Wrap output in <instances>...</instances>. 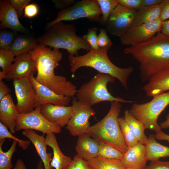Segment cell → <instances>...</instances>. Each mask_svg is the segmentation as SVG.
<instances>
[{
  "instance_id": "1",
  "label": "cell",
  "mask_w": 169,
  "mask_h": 169,
  "mask_svg": "<svg viewBox=\"0 0 169 169\" xmlns=\"http://www.w3.org/2000/svg\"><path fill=\"white\" fill-rule=\"evenodd\" d=\"M28 53L37 69L35 79L38 83L59 95L73 97L76 95L77 90L73 84L54 73L63 57L59 49H51L38 44Z\"/></svg>"
},
{
  "instance_id": "2",
  "label": "cell",
  "mask_w": 169,
  "mask_h": 169,
  "mask_svg": "<svg viewBox=\"0 0 169 169\" xmlns=\"http://www.w3.org/2000/svg\"><path fill=\"white\" fill-rule=\"evenodd\" d=\"M124 52L139 63L143 82L148 81L157 72L169 68V36L161 32L145 43L126 48Z\"/></svg>"
},
{
  "instance_id": "3",
  "label": "cell",
  "mask_w": 169,
  "mask_h": 169,
  "mask_svg": "<svg viewBox=\"0 0 169 169\" xmlns=\"http://www.w3.org/2000/svg\"><path fill=\"white\" fill-rule=\"evenodd\" d=\"M109 49V48L91 49L81 56L69 55L68 59L71 72L74 74L82 67H91L99 73L109 74L117 79L124 88L127 90L128 79L133 68L132 67L121 68L115 65L108 57L107 52Z\"/></svg>"
},
{
  "instance_id": "4",
  "label": "cell",
  "mask_w": 169,
  "mask_h": 169,
  "mask_svg": "<svg viewBox=\"0 0 169 169\" xmlns=\"http://www.w3.org/2000/svg\"><path fill=\"white\" fill-rule=\"evenodd\" d=\"M44 34L36 38L38 44L54 49H66L69 55L78 56L81 49L89 51L92 49L82 37L76 34L75 26L72 23L65 24L60 21L46 30Z\"/></svg>"
},
{
  "instance_id": "5",
  "label": "cell",
  "mask_w": 169,
  "mask_h": 169,
  "mask_svg": "<svg viewBox=\"0 0 169 169\" xmlns=\"http://www.w3.org/2000/svg\"><path fill=\"white\" fill-rule=\"evenodd\" d=\"M111 102L110 108L107 115L100 121L90 126L85 134L99 142L113 146L124 154L128 148L118 121L121 105L116 101Z\"/></svg>"
},
{
  "instance_id": "6",
  "label": "cell",
  "mask_w": 169,
  "mask_h": 169,
  "mask_svg": "<svg viewBox=\"0 0 169 169\" xmlns=\"http://www.w3.org/2000/svg\"><path fill=\"white\" fill-rule=\"evenodd\" d=\"M115 79L107 74L99 73L89 82L83 84L77 90V98L87 103L91 106L98 103L116 101L124 103H134L119 97L112 96L107 88L108 83H113Z\"/></svg>"
},
{
  "instance_id": "7",
  "label": "cell",
  "mask_w": 169,
  "mask_h": 169,
  "mask_svg": "<svg viewBox=\"0 0 169 169\" xmlns=\"http://www.w3.org/2000/svg\"><path fill=\"white\" fill-rule=\"evenodd\" d=\"M169 105V91L153 97L151 100L146 103H134L129 111L146 129L157 133L161 129L157 123L158 117Z\"/></svg>"
},
{
  "instance_id": "8",
  "label": "cell",
  "mask_w": 169,
  "mask_h": 169,
  "mask_svg": "<svg viewBox=\"0 0 169 169\" xmlns=\"http://www.w3.org/2000/svg\"><path fill=\"white\" fill-rule=\"evenodd\" d=\"M101 11L96 0H83L74 3L70 7L60 10L56 18L48 23L46 30L56 23L63 21H72L86 18L89 21L100 22Z\"/></svg>"
},
{
  "instance_id": "9",
  "label": "cell",
  "mask_w": 169,
  "mask_h": 169,
  "mask_svg": "<svg viewBox=\"0 0 169 169\" xmlns=\"http://www.w3.org/2000/svg\"><path fill=\"white\" fill-rule=\"evenodd\" d=\"M40 106H38L32 111L18 114L16 118V131L22 130L30 129L41 132L43 135L58 133L61 128L48 120L40 112Z\"/></svg>"
},
{
  "instance_id": "10",
  "label": "cell",
  "mask_w": 169,
  "mask_h": 169,
  "mask_svg": "<svg viewBox=\"0 0 169 169\" xmlns=\"http://www.w3.org/2000/svg\"><path fill=\"white\" fill-rule=\"evenodd\" d=\"M138 12L119 3L111 13L105 29L110 35L120 37L133 26Z\"/></svg>"
},
{
  "instance_id": "11",
  "label": "cell",
  "mask_w": 169,
  "mask_h": 169,
  "mask_svg": "<svg viewBox=\"0 0 169 169\" xmlns=\"http://www.w3.org/2000/svg\"><path fill=\"white\" fill-rule=\"evenodd\" d=\"M72 115L66 129L73 136L85 134L90 126L89 120L95 115L94 110L89 104L77 98L73 97Z\"/></svg>"
},
{
  "instance_id": "12",
  "label": "cell",
  "mask_w": 169,
  "mask_h": 169,
  "mask_svg": "<svg viewBox=\"0 0 169 169\" xmlns=\"http://www.w3.org/2000/svg\"><path fill=\"white\" fill-rule=\"evenodd\" d=\"M163 21L160 18L154 21L132 26L120 38L123 45L134 46L145 43L161 32Z\"/></svg>"
},
{
  "instance_id": "13",
  "label": "cell",
  "mask_w": 169,
  "mask_h": 169,
  "mask_svg": "<svg viewBox=\"0 0 169 169\" xmlns=\"http://www.w3.org/2000/svg\"><path fill=\"white\" fill-rule=\"evenodd\" d=\"M13 84L17 100L16 106L19 114L33 111L37 94L29 79H14Z\"/></svg>"
},
{
  "instance_id": "14",
  "label": "cell",
  "mask_w": 169,
  "mask_h": 169,
  "mask_svg": "<svg viewBox=\"0 0 169 169\" xmlns=\"http://www.w3.org/2000/svg\"><path fill=\"white\" fill-rule=\"evenodd\" d=\"M29 79L37 94L34 108L46 104L64 106L69 104L71 97L58 95L40 84L36 80L33 74L30 75Z\"/></svg>"
},
{
  "instance_id": "15",
  "label": "cell",
  "mask_w": 169,
  "mask_h": 169,
  "mask_svg": "<svg viewBox=\"0 0 169 169\" xmlns=\"http://www.w3.org/2000/svg\"><path fill=\"white\" fill-rule=\"evenodd\" d=\"M37 71L28 52L26 53L15 57L12 67L6 74L5 79H28L30 75Z\"/></svg>"
},
{
  "instance_id": "16",
  "label": "cell",
  "mask_w": 169,
  "mask_h": 169,
  "mask_svg": "<svg viewBox=\"0 0 169 169\" xmlns=\"http://www.w3.org/2000/svg\"><path fill=\"white\" fill-rule=\"evenodd\" d=\"M40 112L50 122L63 127L68 124L72 113L73 107L46 104L40 106Z\"/></svg>"
},
{
  "instance_id": "17",
  "label": "cell",
  "mask_w": 169,
  "mask_h": 169,
  "mask_svg": "<svg viewBox=\"0 0 169 169\" xmlns=\"http://www.w3.org/2000/svg\"><path fill=\"white\" fill-rule=\"evenodd\" d=\"M0 10L1 29L8 28L17 33L28 34L29 30L19 20L17 13L9 0H1Z\"/></svg>"
},
{
  "instance_id": "18",
  "label": "cell",
  "mask_w": 169,
  "mask_h": 169,
  "mask_svg": "<svg viewBox=\"0 0 169 169\" xmlns=\"http://www.w3.org/2000/svg\"><path fill=\"white\" fill-rule=\"evenodd\" d=\"M121 161L125 169H144L147 161L145 145L139 142L128 148Z\"/></svg>"
},
{
  "instance_id": "19",
  "label": "cell",
  "mask_w": 169,
  "mask_h": 169,
  "mask_svg": "<svg viewBox=\"0 0 169 169\" xmlns=\"http://www.w3.org/2000/svg\"><path fill=\"white\" fill-rule=\"evenodd\" d=\"M148 81L142 89L149 97H153L169 91V68L156 73Z\"/></svg>"
},
{
  "instance_id": "20",
  "label": "cell",
  "mask_w": 169,
  "mask_h": 169,
  "mask_svg": "<svg viewBox=\"0 0 169 169\" xmlns=\"http://www.w3.org/2000/svg\"><path fill=\"white\" fill-rule=\"evenodd\" d=\"M19 114L11 94L0 101V121L12 134L16 132V118Z\"/></svg>"
},
{
  "instance_id": "21",
  "label": "cell",
  "mask_w": 169,
  "mask_h": 169,
  "mask_svg": "<svg viewBox=\"0 0 169 169\" xmlns=\"http://www.w3.org/2000/svg\"><path fill=\"white\" fill-rule=\"evenodd\" d=\"M22 135L27 138L33 145L38 155L42 161L44 169H53L50 165L52 160V154L47 152L45 138L43 135L37 134L34 130L30 129L24 130Z\"/></svg>"
},
{
  "instance_id": "22",
  "label": "cell",
  "mask_w": 169,
  "mask_h": 169,
  "mask_svg": "<svg viewBox=\"0 0 169 169\" xmlns=\"http://www.w3.org/2000/svg\"><path fill=\"white\" fill-rule=\"evenodd\" d=\"M99 142L86 134L78 136L75 146L77 155L84 160L88 161L98 156Z\"/></svg>"
},
{
  "instance_id": "23",
  "label": "cell",
  "mask_w": 169,
  "mask_h": 169,
  "mask_svg": "<svg viewBox=\"0 0 169 169\" xmlns=\"http://www.w3.org/2000/svg\"><path fill=\"white\" fill-rule=\"evenodd\" d=\"M45 141L47 145L51 147L53 151V156L50 162L51 166L55 169H67L73 159L63 153L59 146L54 133L46 134Z\"/></svg>"
},
{
  "instance_id": "24",
  "label": "cell",
  "mask_w": 169,
  "mask_h": 169,
  "mask_svg": "<svg viewBox=\"0 0 169 169\" xmlns=\"http://www.w3.org/2000/svg\"><path fill=\"white\" fill-rule=\"evenodd\" d=\"M156 139L154 135L150 134L145 145L147 161H157L161 158L169 156V147L159 143Z\"/></svg>"
},
{
  "instance_id": "25",
  "label": "cell",
  "mask_w": 169,
  "mask_h": 169,
  "mask_svg": "<svg viewBox=\"0 0 169 169\" xmlns=\"http://www.w3.org/2000/svg\"><path fill=\"white\" fill-rule=\"evenodd\" d=\"M38 44L36 38L28 33L17 34L10 50L16 56L28 53L33 50Z\"/></svg>"
},
{
  "instance_id": "26",
  "label": "cell",
  "mask_w": 169,
  "mask_h": 169,
  "mask_svg": "<svg viewBox=\"0 0 169 169\" xmlns=\"http://www.w3.org/2000/svg\"><path fill=\"white\" fill-rule=\"evenodd\" d=\"M161 12L160 4L141 8L138 11L133 26L139 25L160 18Z\"/></svg>"
},
{
  "instance_id": "27",
  "label": "cell",
  "mask_w": 169,
  "mask_h": 169,
  "mask_svg": "<svg viewBox=\"0 0 169 169\" xmlns=\"http://www.w3.org/2000/svg\"><path fill=\"white\" fill-rule=\"evenodd\" d=\"M124 117L138 142L145 145L148 137L144 133L146 128L143 124L135 118L128 110L124 111Z\"/></svg>"
},
{
  "instance_id": "28",
  "label": "cell",
  "mask_w": 169,
  "mask_h": 169,
  "mask_svg": "<svg viewBox=\"0 0 169 169\" xmlns=\"http://www.w3.org/2000/svg\"><path fill=\"white\" fill-rule=\"evenodd\" d=\"M87 161L93 169H125L121 161L119 160L97 156Z\"/></svg>"
},
{
  "instance_id": "29",
  "label": "cell",
  "mask_w": 169,
  "mask_h": 169,
  "mask_svg": "<svg viewBox=\"0 0 169 169\" xmlns=\"http://www.w3.org/2000/svg\"><path fill=\"white\" fill-rule=\"evenodd\" d=\"M16 56L9 49H0V81L6 78V75L11 69Z\"/></svg>"
},
{
  "instance_id": "30",
  "label": "cell",
  "mask_w": 169,
  "mask_h": 169,
  "mask_svg": "<svg viewBox=\"0 0 169 169\" xmlns=\"http://www.w3.org/2000/svg\"><path fill=\"white\" fill-rule=\"evenodd\" d=\"M5 141V139L0 141V169H12L11 159L13 154L16 151L18 142L13 140L9 149L4 152L2 150V146Z\"/></svg>"
},
{
  "instance_id": "31",
  "label": "cell",
  "mask_w": 169,
  "mask_h": 169,
  "mask_svg": "<svg viewBox=\"0 0 169 169\" xmlns=\"http://www.w3.org/2000/svg\"><path fill=\"white\" fill-rule=\"evenodd\" d=\"M124 154L116 148L102 142H99V148L98 156L120 160Z\"/></svg>"
},
{
  "instance_id": "32",
  "label": "cell",
  "mask_w": 169,
  "mask_h": 169,
  "mask_svg": "<svg viewBox=\"0 0 169 169\" xmlns=\"http://www.w3.org/2000/svg\"><path fill=\"white\" fill-rule=\"evenodd\" d=\"M100 8L102 16L100 23L105 26L112 11L119 4L117 0H96Z\"/></svg>"
},
{
  "instance_id": "33",
  "label": "cell",
  "mask_w": 169,
  "mask_h": 169,
  "mask_svg": "<svg viewBox=\"0 0 169 169\" xmlns=\"http://www.w3.org/2000/svg\"><path fill=\"white\" fill-rule=\"evenodd\" d=\"M118 121L121 132L128 148H130L137 144L139 142L124 117H119Z\"/></svg>"
},
{
  "instance_id": "34",
  "label": "cell",
  "mask_w": 169,
  "mask_h": 169,
  "mask_svg": "<svg viewBox=\"0 0 169 169\" xmlns=\"http://www.w3.org/2000/svg\"><path fill=\"white\" fill-rule=\"evenodd\" d=\"M6 138H10L16 141L18 146L24 150L28 148L30 143L29 141L21 140L14 136L8 131V128L0 122V141Z\"/></svg>"
},
{
  "instance_id": "35",
  "label": "cell",
  "mask_w": 169,
  "mask_h": 169,
  "mask_svg": "<svg viewBox=\"0 0 169 169\" xmlns=\"http://www.w3.org/2000/svg\"><path fill=\"white\" fill-rule=\"evenodd\" d=\"M17 34L12 30H0V49L10 50Z\"/></svg>"
},
{
  "instance_id": "36",
  "label": "cell",
  "mask_w": 169,
  "mask_h": 169,
  "mask_svg": "<svg viewBox=\"0 0 169 169\" xmlns=\"http://www.w3.org/2000/svg\"><path fill=\"white\" fill-rule=\"evenodd\" d=\"M97 28L95 27L90 28L87 33L82 38L90 44L92 49H97L99 48L97 44Z\"/></svg>"
},
{
  "instance_id": "37",
  "label": "cell",
  "mask_w": 169,
  "mask_h": 169,
  "mask_svg": "<svg viewBox=\"0 0 169 169\" xmlns=\"http://www.w3.org/2000/svg\"><path fill=\"white\" fill-rule=\"evenodd\" d=\"M97 44L99 48H110L112 45V42L105 29L100 28V33L98 35Z\"/></svg>"
},
{
  "instance_id": "38",
  "label": "cell",
  "mask_w": 169,
  "mask_h": 169,
  "mask_svg": "<svg viewBox=\"0 0 169 169\" xmlns=\"http://www.w3.org/2000/svg\"><path fill=\"white\" fill-rule=\"evenodd\" d=\"M10 4L16 10L18 18H21L24 15L25 7L28 4L31 0H9Z\"/></svg>"
},
{
  "instance_id": "39",
  "label": "cell",
  "mask_w": 169,
  "mask_h": 169,
  "mask_svg": "<svg viewBox=\"0 0 169 169\" xmlns=\"http://www.w3.org/2000/svg\"><path fill=\"white\" fill-rule=\"evenodd\" d=\"M67 169H93L88 164L87 161L77 155H75Z\"/></svg>"
},
{
  "instance_id": "40",
  "label": "cell",
  "mask_w": 169,
  "mask_h": 169,
  "mask_svg": "<svg viewBox=\"0 0 169 169\" xmlns=\"http://www.w3.org/2000/svg\"><path fill=\"white\" fill-rule=\"evenodd\" d=\"M38 12L39 8L37 4L34 3L28 4L24 8L23 18H33L36 16Z\"/></svg>"
},
{
  "instance_id": "41",
  "label": "cell",
  "mask_w": 169,
  "mask_h": 169,
  "mask_svg": "<svg viewBox=\"0 0 169 169\" xmlns=\"http://www.w3.org/2000/svg\"><path fill=\"white\" fill-rule=\"evenodd\" d=\"M118 3L127 8L138 11L141 8L142 0H117Z\"/></svg>"
},
{
  "instance_id": "42",
  "label": "cell",
  "mask_w": 169,
  "mask_h": 169,
  "mask_svg": "<svg viewBox=\"0 0 169 169\" xmlns=\"http://www.w3.org/2000/svg\"><path fill=\"white\" fill-rule=\"evenodd\" d=\"M160 5V19L162 21L169 19V0H162Z\"/></svg>"
},
{
  "instance_id": "43",
  "label": "cell",
  "mask_w": 169,
  "mask_h": 169,
  "mask_svg": "<svg viewBox=\"0 0 169 169\" xmlns=\"http://www.w3.org/2000/svg\"><path fill=\"white\" fill-rule=\"evenodd\" d=\"M144 169H169V161H151Z\"/></svg>"
},
{
  "instance_id": "44",
  "label": "cell",
  "mask_w": 169,
  "mask_h": 169,
  "mask_svg": "<svg viewBox=\"0 0 169 169\" xmlns=\"http://www.w3.org/2000/svg\"><path fill=\"white\" fill-rule=\"evenodd\" d=\"M52 2L54 4V7L60 10L68 8L74 3V0H53Z\"/></svg>"
},
{
  "instance_id": "45",
  "label": "cell",
  "mask_w": 169,
  "mask_h": 169,
  "mask_svg": "<svg viewBox=\"0 0 169 169\" xmlns=\"http://www.w3.org/2000/svg\"><path fill=\"white\" fill-rule=\"evenodd\" d=\"M11 90L2 80L0 81V101L5 96L10 94Z\"/></svg>"
},
{
  "instance_id": "46",
  "label": "cell",
  "mask_w": 169,
  "mask_h": 169,
  "mask_svg": "<svg viewBox=\"0 0 169 169\" xmlns=\"http://www.w3.org/2000/svg\"><path fill=\"white\" fill-rule=\"evenodd\" d=\"M162 0H142L141 8L161 4Z\"/></svg>"
},
{
  "instance_id": "47",
  "label": "cell",
  "mask_w": 169,
  "mask_h": 169,
  "mask_svg": "<svg viewBox=\"0 0 169 169\" xmlns=\"http://www.w3.org/2000/svg\"><path fill=\"white\" fill-rule=\"evenodd\" d=\"M154 136L156 139L157 140L166 141L169 142V135L161 131L156 133Z\"/></svg>"
},
{
  "instance_id": "48",
  "label": "cell",
  "mask_w": 169,
  "mask_h": 169,
  "mask_svg": "<svg viewBox=\"0 0 169 169\" xmlns=\"http://www.w3.org/2000/svg\"><path fill=\"white\" fill-rule=\"evenodd\" d=\"M161 32L169 36V19L163 21Z\"/></svg>"
},
{
  "instance_id": "49",
  "label": "cell",
  "mask_w": 169,
  "mask_h": 169,
  "mask_svg": "<svg viewBox=\"0 0 169 169\" xmlns=\"http://www.w3.org/2000/svg\"><path fill=\"white\" fill-rule=\"evenodd\" d=\"M13 169H26V168L23 161L20 159H18L17 160Z\"/></svg>"
},
{
  "instance_id": "50",
  "label": "cell",
  "mask_w": 169,
  "mask_h": 169,
  "mask_svg": "<svg viewBox=\"0 0 169 169\" xmlns=\"http://www.w3.org/2000/svg\"><path fill=\"white\" fill-rule=\"evenodd\" d=\"M160 125L161 129L169 128V114L166 115V120L161 123Z\"/></svg>"
},
{
  "instance_id": "51",
  "label": "cell",
  "mask_w": 169,
  "mask_h": 169,
  "mask_svg": "<svg viewBox=\"0 0 169 169\" xmlns=\"http://www.w3.org/2000/svg\"><path fill=\"white\" fill-rule=\"evenodd\" d=\"M36 169H44L43 165V162L41 160L38 163Z\"/></svg>"
}]
</instances>
